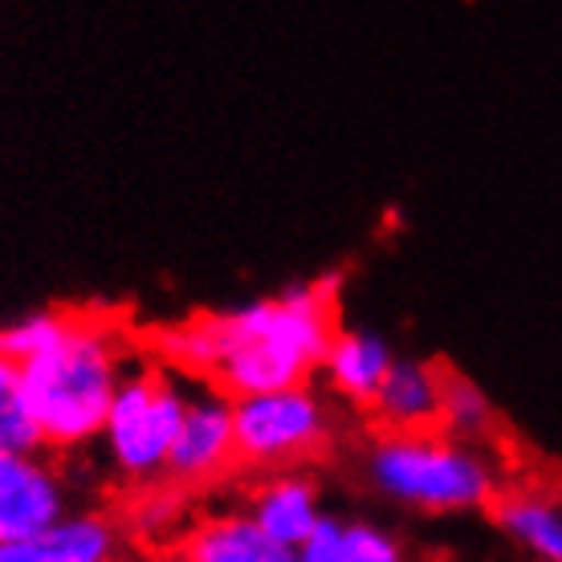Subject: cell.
I'll return each mask as SVG.
<instances>
[{
  "label": "cell",
  "instance_id": "obj_6",
  "mask_svg": "<svg viewBox=\"0 0 562 562\" xmlns=\"http://www.w3.org/2000/svg\"><path fill=\"white\" fill-rule=\"evenodd\" d=\"M237 464V432H233V395L196 380L183 412L180 436L168 457V481L196 493L225 481Z\"/></svg>",
  "mask_w": 562,
  "mask_h": 562
},
{
  "label": "cell",
  "instance_id": "obj_19",
  "mask_svg": "<svg viewBox=\"0 0 562 562\" xmlns=\"http://www.w3.org/2000/svg\"><path fill=\"white\" fill-rule=\"evenodd\" d=\"M155 562H183V559H176L171 550H159V559H155Z\"/></svg>",
  "mask_w": 562,
  "mask_h": 562
},
{
  "label": "cell",
  "instance_id": "obj_5",
  "mask_svg": "<svg viewBox=\"0 0 562 562\" xmlns=\"http://www.w3.org/2000/svg\"><path fill=\"white\" fill-rule=\"evenodd\" d=\"M335 404V395L318 392L314 383L237 395L233 400L237 464L254 473H273V469L323 461L338 440Z\"/></svg>",
  "mask_w": 562,
  "mask_h": 562
},
{
  "label": "cell",
  "instance_id": "obj_9",
  "mask_svg": "<svg viewBox=\"0 0 562 562\" xmlns=\"http://www.w3.org/2000/svg\"><path fill=\"white\" fill-rule=\"evenodd\" d=\"M490 518L526 562H562V477L506 481Z\"/></svg>",
  "mask_w": 562,
  "mask_h": 562
},
{
  "label": "cell",
  "instance_id": "obj_17",
  "mask_svg": "<svg viewBox=\"0 0 562 562\" xmlns=\"http://www.w3.org/2000/svg\"><path fill=\"white\" fill-rule=\"evenodd\" d=\"M0 449L4 452H42L45 436L33 416L21 363L0 355Z\"/></svg>",
  "mask_w": 562,
  "mask_h": 562
},
{
  "label": "cell",
  "instance_id": "obj_2",
  "mask_svg": "<svg viewBox=\"0 0 562 562\" xmlns=\"http://www.w3.org/2000/svg\"><path fill=\"white\" fill-rule=\"evenodd\" d=\"M355 477L375 502L424 518L490 514L506 485L502 445H477L445 428L387 432L375 428L355 449Z\"/></svg>",
  "mask_w": 562,
  "mask_h": 562
},
{
  "label": "cell",
  "instance_id": "obj_10",
  "mask_svg": "<svg viewBox=\"0 0 562 562\" xmlns=\"http://www.w3.org/2000/svg\"><path fill=\"white\" fill-rule=\"evenodd\" d=\"M240 509L266 530L269 538H278L281 547L297 550L314 535V526L326 518V497L318 477L310 473V464L297 469H273L249 485Z\"/></svg>",
  "mask_w": 562,
  "mask_h": 562
},
{
  "label": "cell",
  "instance_id": "obj_3",
  "mask_svg": "<svg viewBox=\"0 0 562 562\" xmlns=\"http://www.w3.org/2000/svg\"><path fill=\"white\" fill-rule=\"evenodd\" d=\"M131 335L111 314L70 310L66 330L21 363L33 416L49 452H86L99 445L119 383L131 371Z\"/></svg>",
  "mask_w": 562,
  "mask_h": 562
},
{
  "label": "cell",
  "instance_id": "obj_11",
  "mask_svg": "<svg viewBox=\"0 0 562 562\" xmlns=\"http://www.w3.org/2000/svg\"><path fill=\"white\" fill-rule=\"evenodd\" d=\"M168 550L183 562H297V550L269 538L240 506L192 518Z\"/></svg>",
  "mask_w": 562,
  "mask_h": 562
},
{
  "label": "cell",
  "instance_id": "obj_13",
  "mask_svg": "<svg viewBox=\"0 0 562 562\" xmlns=\"http://www.w3.org/2000/svg\"><path fill=\"white\" fill-rule=\"evenodd\" d=\"M395 355L400 351L392 347L387 335L371 330V326L342 323L335 330V338H330V347H326V359L318 375H323L326 392L335 395L338 404L367 412L371 400H375V392H380V383L387 380Z\"/></svg>",
  "mask_w": 562,
  "mask_h": 562
},
{
  "label": "cell",
  "instance_id": "obj_8",
  "mask_svg": "<svg viewBox=\"0 0 562 562\" xmlns=\"http://www.w3.org/2000/svg\"><path fill=\"white\" fill-rule=\"evenodd\" d=\"M131 530L106 506L70 509L37 535L0 542V562H127Z\"/></svg>",
  "mask_w": 562,
  "mask_h": 562
},
{
  "label": "cell",
  "instance_id": "obj_15",
  "mask_svg": "<svg viewBox=\"0 0 562 562\" xmlns=\"http://www.w3.org/2000/svg\"><path fill=\"white\" fill-rule=\"evenodd\" d=\"M192 493L171 485V481H159V485H147V490L127 493V509H123V521L135 542H147V547L168 550L176 538L183 535V526L192 521Z\"/></svg>",
  "mask_w": 562,
  "mask_h": 562
},
{
  "label": "cell",
  "instance_id": "obj_1",
  "mask_svg": "<svg viewBox=\"0 0 562 562\" xmlns=\"http://www.w3.org/2000/svg\"><path fill=\"white\" fill-rule=\"evenodd\" d=\"M335 273L281 285L278 294L237 310L192 314L155 335V355L176 371L221 387L225 395H257L314 383L326 347L342 326Z\"/></svg>",
  "mask_w": 562,
  "mask_h": 562
},
{
  "label": "cell",
  "instance_id": "obj_7",
  "mask_svg": "<svg viewBox=\"0 0 562 562\" xmlns=\"http://www.w3.org/2000/svg\"><path fill=\"white\" fill-rule=\"evenodd\" d=\"M74 509V485L66 469L42 452L0 449V542L29 538Z\"/></svg>",
  "mask_w": 562,
  "mask_h": 562
},
{
  "label": "cell",
  "instance_id": "obj_14",
  "mask_svg": "<svg viewBox=\"0 0 562 562\" xmlns=\"http://www.w3.org/2000/svg\"><path fill=\"white\" fill-rule=\"evenodd\" d=\"M297 562H412L408 542L363 514H330L297 547Z\"/></svg>",
  "mask_w": 562,
  "mask_h": 562
},
{
  "label": "cell",
  "instance_id": "obj_12",
  "mask_svg": "<svg viewBox=\"0 0 562 562\" xmlns=\"http://www.w3.org/2000/svg\"><path fill=\"white\" fill-rule=\"evenodd\" d=\"M440 395H445V363L420 355H395L387 380L371 400V428L387 432H424L440 428Z\"/></svg>",
  "mask_w": 562,
  "mask_h": 562
},
{
  "label": "cell",
  "instance_id": "obj_4",
  "mask_svg": "<svg viewBox=\"0 0 562 562\" xmlns=\"http://www.w3.org/2000/svg\"><path fill=\"white\" fill-rule=\"evenodd\" d=\"M192 375L176 371L159 355L151 363H135L119 383L99 432V457L106 477L127 493L168 481V457L192 400Z\"/></svg>",
  "mask_w": 562,
  "mask_h": 562
},
{
  "label": "cell",
  "instance_id": "obj_18",
  "mask_svg": "<svg viewBox=\"0 0 562 562\" xmlns=\"http://www.w3.org/2000/svg\"><path fill=\"white\" fill-rule=\"evenodd\" d=\"M66 323H70V310H33V314H21V318L0 326V355L13 359V363H25L37 351H45L66 330Z\"/></svg>",
  "mask_w": 562,
  "mask_h": 562
},
{
  "label": "cell",
  "instance_id": "obj_16",
  "mask_svg": "<svg viewBox=\"0 0 562 562\" xmlns=\"http://www.w3.org/2000/svg\"><path fill=\"white\" fill-rule=\"evenodd\" d=\"M440 428L461 440L477 445H502V416L485 387L473 383L464 371L445 367V395H440Z\"/></svg>",
  "mask_w": 562,
  "mask_h": 562
}]
</instances>
